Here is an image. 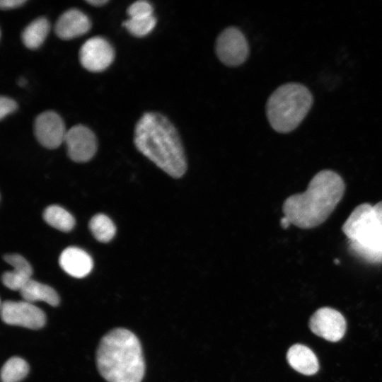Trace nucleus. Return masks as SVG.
<instances>
[{"label": "nucleus", "instance_id": "obj_7", "mask_svg": "<svg viewBox=\"0 0 382 382\" xmlns=\"http://www.w3.org/2000/svg\"><path fill=\"white\" fill-rule=\"evenodd\" d=\"M1 317L2 320L8 325L33 330L42 328L46 323L44 311L26 301L1 302Z\"/></svg>", "mask_w": 382, "mask_h": 382}, {"label": "nucleus", "instance_id": "obj_19", "mask_svg": "<svg viewBox=\"0 0 382 382\" xmlns=\"http://www.w3.org/2000/svg\"><path fill=\"white\" fill-rule=\"evenodd\" d=\"M89 228L95 238L102 243L109 242L116 233L115 224L103 214L93 216L89 222Z\"/></svg>", "mask_w": 382, "mask_h": 382}, {"label": "nucleus", "instance_id": "obj_22", "mask_svg": "<svg viewBox=\"0 0 382 382\" xmlns=\"http://www.w3.org/2000/svg\"><path fill=\"white\" fill-rule=\"evenodd\" d=\"M127 13L130 18H146L153 15V7L146 1H137L132 4Z\"/></svg>", "mask_w": 382, "mask_h": 382}, {"label": "nucleus", "instance_id": "obj_14", "mask_svg": "<svg viewBox=\"0 0 382 382\" xmlns=\"http://www.w3.org/2000/svg\"><path fill=\"white\" fill-rule=\"evenodd\" d=\"M4 259L13 267L2 274L4 285L11 290L20 291L31 279L33 270L30 264L24 257L16 253L5 255Z\"/></svg>", "mask_w": 382, "mask_h": 382}, {"label": "nucleus", "instance_id": "obj_26", "mask_svg": "<svg viewBox=\"0 0 382 382\" xmlns=\"http://www.w3.org/2000/svg\"><path fill=\"white\" fill-rule=\"evenodd\" d=\"M86 1L93 6H101L107 4L108 0H86Z\"/></svg>", "mask_w": 382, "mask_h": 382}, {"label": "nucleus", "instance_id": "obj_10", "mask_svg": "<svg viewBox=\"0 0 382 382\" xmlns=\"http://www.w3.org/2000/svg\"><path fill=\"white\" fill-rule=\"evenodd\" d=\"M69 158L79 163L91 160L97 151V139L87 127L76 125L66 131L64 141Z\"/></svg>", "mask_w": 382, "mask_h": 382}, {"label": "nucleus", "instance_id": "obj_25", "mask_svg": "<svg viewBox=\"0 0 382 382\" xmlns=\"http://www.w3.org/2000/svg\"><path fill=\"white\" fill-rule=\"evenodd\" d=\"M373 206L376 216L382 226V201L377 202Z\"/></svg>", "mask_w": 382, "mask_h": 382}, {"label": "nucleus", "instance_id": "obj_13", "mask_svg": "<svg viewBox=\"0 0 382 382\" xmlns=\"http://www.w3.org/2000/svg\"><path fill=\"white\" fill-rule=\"evenodd\" d=\"M59 263L62 269L71 277L82 278L93 269V262L88 253L77 247H68L61 253Z\"/></svg>", "mask_w": 382, "mask_h": 382}, {"label": "nucleus", "instance_id": "obj_16", "mask_svg": "<svg viewBox=\"0 0 382 382\" xmlns=\"http://www.w3.org/2000/svg\"><path fill=\"white\" fill-rule=\"evenodd\" d=\"M19 291L24 301L32 303L44 301L50 306H57L60 300L57 292L52 287L32 279Z\"/></svg>", "mask_w": 382, "mask_h": 382}, {"label": "nucleus", "instance_id": "obj_2", "mask_svg": "<svg viewBox=\"0 0 382 382\" xmlns=\"http://www.w3.org/2000/svg\"><path fill=\"white\" fill-rule=\"evenodd\" d=\"M345 191L342 178L331 170L317 173L302 193L287 197L282 211L291 224L310 229L325 222L342 199Z\"/></svg>", "mask_w": 382, "mask_h": 382}, {"label": "nucleus", "instance_id": "obj_15", "mask_svg": "<svg viewBox=\"0 0 382 382\" xmlns=\"http://www.w3.org/2000/svg\"><path fill=\"white\" fill-rule=\"evenodd\" d=\"M286 359L292 369L303 375H313L319 370V363L315 353L301 344L293 345L288 349Z\"/></svg>", "mask_w": 382, "mask_h": 382}, {"label": "nucleus", "instance_id": "obj_3", "mask_svg": "<svg viewBox=\"0 0 382 382\" xmlns=\"http://www.w3.org/2000/svg\"><path fill=\"white\" fill-rule=\"evenodd\" d=\"M96 363L108 382H141L145 373L140 342L125 328L113 329L103 336L97 349Z\"/></svg>", "mask_w": 382, "mask_h": 382}, {"label": "nucleus", "instance_id": "obj_17", "mask_svg": "<svg viewBox=\"0 0 382 382\" xmlns=\"http://www.w3.org/2000/svg\"><path fill=\"white\" fill-rule=\"evenodd\" d=\"M50 29V25L48 20L45 17H39L33 21L23 30L22 42L27 48L36 50L45 40Z\"/></svg>", "mask_w": 382, "mask_h": 382}, {"label": "nucleus", "instance_id": "obj_24", "mask_svg": "<svg viewBox=\"0 0 382 382\" xmlns=\"http://www.w3.org/2000/svg\"><path fill=\"white\" fill-rule=\"evenodd\" d=\"M26 0H1L0 7L2 10L12 9L22 6Z\"/></svg>", "mask_w": 382, "mask_h": 382}, {"label": "nucleus", "instance_id": "obj_9", "mask_svg": "<svg viewBox=\"0 0 382 382\" xmlns=\"http://www.w3.org/2000/svg\"><path fill=\"white\" fill-rule=\"evenodd\" d=\"M309 328L317 336L330 342H338L345 335L346 320L337 310L329 307L318 309L309 320Z\"/></svg>", "mask_w": 382, "mask_h": 382}, {"label": "nucleus", "instance_id": "obj_21", "mask_svg": "<svg viewBox=\"0 0 382 382\" xmlns=\"http://www.w3.org/2000/svg\"><path fill=\"white\" fill-rule=\"evenodd\" d=\"M156 24V18L154 16L141 18H129L122 23L128 32L137 37H142L149 34Z\"/></svg>", "mask_w": 382, "mask_h": 382}, {"label": "nucleus", "instance_id": "obj_23", "mask_svg": "<svg viewBox=\"0 0 382 382\" xmlns=\"http://www.w3.org/2000/svg\"><path fill=\"white\" fill-rule=\"evenodd\" d=\"M18 108L16 102L7 96L0 98V119L2 120L6 115L16 111Z\"/></svg>", "mask_w": 382, "mask_h": 382}, {"label": "nucleus", "instance_id": "obj_5", "mask_svg": "<svg viewBox=\"0 0 382 382\" xmlns=\"http://www.w3.org/2000/svg\"><path fill=\"white\" fill-rule=\"evenodd\" d=\"M342 230L355 254L372 263L382 262V226L373 205L363 203L356 207Z\"/></svg>", "mask_w": 382, "mask_h": 382}, {"label": "nucleus", "instance_id": "obj_12", "mask_svg": "<svg viewBox=\"0 0 382 382\" xmlns=\"http://www.w3.org/2000/svg\"><path fill=\"white\" fill-rule=\"evenodd\" d=\"M91 27V21L84 13L71 8L59 17L55 23L54 32L60 39L70 40L84 35Z\"/></svg>", "mask_w": 382, "mask_h": 382}, {"label": "nucleus", "instance_id": "obj_18", "mask_svg": "<svg viewBox=\"0 0 382 382\" xmlns=\"http://www.w3.org/2000/svg\"><path fill=\"white\" fill-rule=\"evenodd\" d=\"M43 218L50 226L61 231H70L75 226L74 216L58 205L47 207L44 211Z\"/></svg>", "mask_w": 382, "mask_h": 382}, {"label": "nucleus", "instance_id": "obj_28", "mask_svg": "<svg viewBox=\"0 0 382 382\" xmlns=\"http://www.w3.org/2000/svg\"><path fill=\"white\" fill-rule=\"evenodd\" d=\"M25 83V81L24 79H21L19 81H18V84L20 86H24Z\"/></svg>", "mask_w": 382, "mask_h": 382}, {"label": "nucleus", "instance_id": "obj_1", "mask_svg": "<svg viewBox=\"0 0 382 382\" xmlns=\"http://www.w3.org/2000/svg\"><path fill=\"white\" fill-rule=\"evenodd\" d=\"M137 150L170 177L178 179L187 163L180 135L173 124L156 112L144 113L137 121L134 136Z\"/></svg>", "mask_w": 382, "mask_h": 382}, {"label": "nucleus", "instance_id": "obj_4", "mask_svg": "<svg viewBox=\"0 0 382 382\" xmlns=\"http://www.w3.org/2000/svg\"><path fill=\"white\" fill-rule=\"evenodd\" d=\"M313 102V96L304 85L299 83L283 84L267 101V120L276 132L289 133L303 121Z\"/></svg>", "mask_w": 382, "mask_h": 382}, {"label": "nucleus", "instance_id": "obj_6", "mask_svg": "<svg viewBox=\"0 0 382 382\" xmlns=\"http://www.w3.org/2000/svg\"><path fill=\"white\" fill-rule=\"evenodd\" d=\"M216 53L224 64L228 66H239L248 57V41L238 28L228 27L224 29L216 39Z\"/></svg>", "mask_w": 382, "mask_h": 382}, {"label": "nucleus", "instance_id": "obj_11", "mask_svg": "<svg viewBox=\"0 0 382 382\" xmlns=\"http://www.w3.org/2000/svg\"><path fill=\"white\" fill-rule=\"evenodd\" d=\"M66 131L63 120L54 111L42 112L35 120V136L47 149L58 148L64 142Z\"/></svg>", "mask_w": 382, "mask_h": 382}, {"label": "nucleus", "instance_id": "obj_8", "mask_svg": "<svg viewBox=\"0 0 382 382\" xmlns=\"http://www.w3.org/2000/svg\"><path fill=\"white\" fill-rule=\"evenodd\" d=\"M115 51L105 38L96 36L87 40L79 50V61L86 69L100 72L106 69L113 62Z\"/></svg>", "mask_w": 382, "mask_h": 382}, {"label": "nucleus", "instance_id": "obj_27", "mask_svg": "<svg viewBox=\"0 0 382 382\" xmlns=\"http://www.w3.org/2000/svg\"><path fill=\"white\" fill-rule=\"evenodd\" d=\"M280 224L283 228H286L288 226H289L291 223L289 219L284 216V217H282L280 220Z\"/></svg>", "mask_w": 382, "mask_h": 382}, {"label": "nucleus", "instance_id": "obj_20", "mask_svg": "<svg viewBox=\"0 0 382 382\" xmlns=\"http://www.w3.org/2000/svg\"><path fill=\"white\" fill-rule=\"evenodd\" d=\"M29 365L21 357L8 359L1 370V382H19L28 374Z\"/></svg>", "mask_w": 382, "mask_h": 382}]
</instances>
